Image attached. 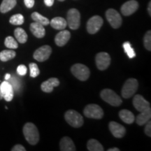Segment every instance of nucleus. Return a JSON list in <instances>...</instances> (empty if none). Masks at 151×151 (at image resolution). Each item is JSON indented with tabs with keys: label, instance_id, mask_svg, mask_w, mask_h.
Wrapping results in <instances>:
<instances>
[{
	"label": "nucleus",
	"instance_id": "nucleus-10",
	"mask_svg": "<svg viewBox=\"0 0 151 151\" xmlns=\"http://www.w3.org/2000/svg\"><path fill=\"white\" fill-rule=\"evenodd\" d=\"M95 62L98 69L101 71L106 70L111 64V57L106 52H99L96 55Z\"/></svg>",
	"mask_w": 151,
	"mask_h": 151
},
{
	"label": "nucleus",
	"instance_id": "nucleus-41",
	"mask_svg": "<svg viewBox=\"0 0 151 151\" xmlns=\"http://www.w3.org/2000/svg\"><path fill=\"white\" fill-rule=\"evenodd\" d=\"M10 78H11V75L9 74V73H6V74L5 75V80L6 81H8Z\"/></svg>",
	"mask_w": 151,
	"mask_h": 151
},
{
	"label": "nucleus",
	"instance_id": "nucleus-18",
	"mask_svg": "<svg viewBox=\"0 0 151 151\" xmlns=\"http://www.w3.org/2000/svg\"><path fill=\"white\" fill-rule=\"evenodd\" d=\"M29 29L33 35L37 38H39V39L44 37L45 35H46V29H45L43 24L38 23L37 22L31 23Z\"/></svg>",
	"mask_w": 151,
	"mask_h": 151
},
{
	"label": "nucleus",
	"instance_id": "nucleus-38",
	"mask_svg": "<svg viewBox=\"0 0 151 151\" xmlns=\"http://www.w3.org/2000/svg\"><path fill=\"white\" fill-rule=\"evenodd\" d=\"M55 0H44V3L47 6H52L54 4Z\"/></svg>",
	"mask_w": 151,
	"mask_h": 151
},
{
	"label": "nucleus",
	"instance_id": "nucleus-26",
	"mask_svg": "<svg viewBox=\"0 0 151 151\" xmlns=\"http://www.w3.org/2000/svg\"><path fill=\"white\" fill-rule=\"evenodd\" d=\"M16 52L13 50H4L0 52V60L2 62H7L16 57Z\"/></svg>",
	"mask_w": 151,
	"mask_h": 151
},
{
	"label": "nucleus",
	"instance_id": "nucleus-1",
	"mask_svg": "<svg viewBox=\"0 0 151 151\" xmlns=\"http://www.w3.org/2000/svg\"><path fill=\"white\" fill-rule=\"evenodd\" d=\"M23 134L29 144L36 145L39 141V132L37 126L32 122H27L23 127Z\"/></svg>",
	"mask_w": 151,
	"mask_h": 151
},
{
	"label": "nucleus",
	"instance_id": "nucleus-33",
	"mask_svg": "<svg viewBox=\"0 0 151 151\" xmlns=\"http://www.w3.org/2000/svg\"><path fill=\"white\" fill-rule=\"evenodd\" d=\"M9 83L11 84V86H13V88H14V90L15 89L16 90H18L19 89V80H18L16 77H13V78H11L9 79Z\"/></svg>",
	"mask_w": 151,
	"mask_h": 151
},
{
	"label": "nucleus",
	"instance_id": "nucleus-7",
	"mask_svg": "<svg viewBox=\"0 0 151 151\" xmlns=\"http://www.w3.org/2000/svg\"><path fill=\"white\" fill-rule=\"evenodd\" d=\"M66 20L70 29L73 30L78 29L81 24V15L79 11L76 9H71L68 11Z\"/></svg>",
	"mask_w": 151,
	"mask_h": 151
},
{
	"label": "nucleus",
	"instance_id": "nucleus-12",
	"mask_svg": "<svg viewBox=\"0 0 151 151\" xmlns=\"http://www.w3.org/2000/svg\"><path fill=\"white\" fill-rule=\"evenodd\" d=\"M133 105L134 108L139 112H143V111L150 109V103L140 94H137L134 96L133 99Z\"/></svg>",
	"mask_w": 151,
	"mask_h": 151
},
{
	"label": "nucleus",
	"instance_id": "nucleus-9",
	"mask_svg": "<svg viewBox=\"0 0 151 151\" xmlns=\"http://www.w3.org/2000/svg\"><path fill=\"white\" fill-rule=\"evenodd\" d=\"M103 24V19L99 16H92L87 22V31L90 35L96 34L100 29Z\"/></svg>",
	"mask_w": 151,
	"mask_h": 151
},
{
	"label": "nucleus",
	"instance_id": "nucleus-29",
	"mask_svg": "<svg viewBox=\"0 0 151 151\" xmlns=\"http://www.w3.org/2000/svg\"><path fill=\"white\" fill-rule=\"evenodd\" d=\"M4 44L6 47L10 49H16L18 48V42L15 40L14 38H13L11 36H9L5 39Z\"/></svg>",
	"mask_w": 151,
	"mask_h": 151
},
{
	"label": "nucleus",
	"instance_id": "nucleus-6",
	"mask_svg": "<svg viewBox=\"0 0 151 151\" xmlns=\"http://www.w3.org/2000/svg\"><path fill=\"white\" fill-rule=\"evenodd\" d=\"M83 114L88 118L101 119L104 116L103 109L99 105L91 104L87 105L83 110Z\"/></svg>",
	"mask_w": 151,
	"mask_h": 151
},
{
	"label": "nucleus",
	"instance_id": "nucleus-27",
	"mask_svg": "<svg viewBox=\"0 0 151 151\" xmlns=\"http://www.w3.org/2000/svg\"><path fill=\"white\" fill-rule=\"evenodd\" d=\"M32 18L35 22H37L38 23H40L43 24V26L48 25L50 24V21H49L48 18H46V17L43 16L42 15L39 14L38 12H34L32 14Z\"/></svg>",
	"mask_w": 151,
	"mask_h": 151
},
{
	"label": "nucleus",
	"instance_id": "nucleus-21",
	"mask_svg": "<svg viewBox=\"0 0 151 151\" xmlns=\"http://www.w3.org/2000/svg\"><path fill=\"white\" fill-rule=\"evenodd\" d=\"M119 117L124 122L127 124H132L134 122V115L131 111L127 109H123L119 112Z\"/></svg>",
	"mask_w": 151,
	"mask_h": 151
},
{
	"label": "nucleus",
	"instance_id": "nucleus-4",
	"mask_svg": "<svg viewBox=\"0 0 151 151\" xmlns=\"http://www.w3.org/2000/svg\"><path fill=\"white\" fill-rule=\"evenodd\" d=\"M139 83L137 79L129 78L124 83L123 87L122 88V96L125 99H129L135 94L137 91Z\"/></svg>",
	"mask_w": 151,
	"mask_h": 151
},
{
	"label": "nucleus",
	"instance_id": "nucleus-42",
	"mask_svg": "<svg viewBox=\"0 0 151 151\" xmlns=\"http://www.w3.org/2000/svg\"><path fill=\"white\" fill-rule=\"evenodd\" d=\"M3 99V96H2V93H1V88H0V100Z\"/></svg>",
	"mask_w": 151,
	"mask_h": 151
},
{
	"label": "nucleus",
	"instance_id": "nucleus-16",
	"mask_svg": "<svg viewBox=\"0 0 151 151\" xmlns=\"http://www.w3.org/2000/svg\"><path fill=\"white\" fill-rule=\"evenodd\" d=\"M71 38V34L69 31L65 29H62V31L57 34L55 37V42L58 46L62 47L67 43Z\"/></svg>",
	"mask_w": 151,
	"mask_h": 151
},
{
	"label": "nucleus",
	"instance_id": "nucleus-35",
	"mask_svg": "<svg viewBox=\"0 0 151 151\" xmlns=\"http://www.w3.org/2000/svg\"><path fill=\"white\" fill-rule=\"evenodd\" d=\"M145 134L148 137H151V122L149 120V121L147 122L146 126L145 127Z\"/></svg>",
	"mask_w": 151,
	"mask_h": 151
},
{
	"label": "nucleus",
	"instance_id": "nucleus-24",
	"mask_svg": "<svg viewBox=\"0 0 151 151\" xmlns=\"http://www.w3.org/2000/svg\"><path fill=\"white\" fill-rule=\"evenodd\" d=\"M14 35L16 37V39L19 43H24L27 41V35L26 32L22 29V28L18 27L15 29Z\"/></svg>",
	"mask_w": 151,
	"mask_h": 151
},
{
	"label": "nucleus",
	"instance_id": "nucleus-22",
	"mask_svg": "<svg viewBox=\"0 0 151 151\" xmlns=\"http://www.w3.org/2000/svg\"><path fill=\"white\" fill-rule=\"evenodd\" d=\"M140 114H139L136 119V122L139 126H142L143 124H146L151 118V109H148L143 112H140Z\"/></svg>",
	"mask_w": 151,
	"mask_h": 151
},
{
	"label": "nucleus",
	"instance_id": "nucleus-20",
	"mask_svg": "<svg viewBox=\"0 0 151 151\" xmlns=\"http://www.w3.org/2000/svg\"><path fill=\"white\" fill-rule=\"evenodd\" d=\"M50 24L52 28L58 30L65 29L67 26V20L62 17H55L52 18L50 22Z\"/></svg>",
	"mask_w": 151,
	"mask_h": 151
},
{
	"label": "nucleus",
	"instance_id": "nucleus-13",
	"mask_svg": "<svg viewBox=\"0 0 151 151\" xmlns=\"http://www.w3.org/2000/svg\"><path fill=\"white\" fill-rule=\"evenodd\" d=\"M0 88H1L3 99H4L6 101H11L14 95V90L11 84L9 81H3L0 85Z\"/></svg>",
	"mask_w": 151,
	"mask_h": 151
},
{
	"label": "nucleus",
	"instance_id": "nucleus-23",
	"mask_svg": "<svg viewBox=\"0 0 151 151\" xmlns=\"http://www.w3.org/2000/svg\"><path fill=\"white\" fill-rule=\"evenodd\" d=\"M17 0H3L0 5V12L6 14L16 6Z\"/></svg>",
	"mask_w": 151,
	"mask_h": 151
},
{
	"label": "nucleus",
	"instance_id": "nucleus-39",
	"mask_svg": "<svg viewBox=\"0 0 151 151\" xmlns=\"http://www.w3.org/2000/svg\"><path fill=\"white\" fill-rule=\"evenodd\" d=\"M148 14L149 16H151V2L150 1L148 4Z\"/></svg>",
	"mask_w": 151,
	"mask_h": 151
},
{
	"label": "nucleus",
	"instance_id": "nucleus-17",
	"mask_svg": "<svg viewBox=\"0 0 151 151\" xmlns=\"http://www.w3.org/2000/svg\"><path fill=\"white\" fill-rule=\"evenodd\" d=\"M60 85V81L57 78H50L42 83L41 85V89L42 91L47 93L52 92L55 87H58Z\"/></svg>",
	"mask_w": 151,
	"mask_h": 151
},
{
	"label": "nucleus",
	"instance_id": "nucleus-19",
	"mask_svg": "<svg viewBox=\"0 0 151 151\" xmlns=\"http://www.w3.org/2000/svg\"><path fill=\"white\" fill-rule=\"evenodd\" d=\"M60 150L62 151H75L76 150L74 143L69 137H65L60 142Z\"/></svg>",
	"mask_w": 151,
	"mask_h": 151
},
{
	"label": "nucleus",
	"instance_id": "nucleus-30",
	"mask_svg": "<svg viewBox=\"0 0 151 151\" xmlns=\"http://www.w3.org/2000/svg\"><path fill=\"white\" fill-rule=\"evenodd\" d=\"M122 46H123L124 52L127 53V56L129 57L130 59H132V58H134V57H136V53L134 50V49L132 48L131 44H130L129 41H125V42L123 43V45H122Z\"/></svg>",
	"mask_w": 151,
	"mask_h": 151
},
{
	"label": "nucleus",
	"instance_id": "nucleus-14",
	"mask_svg": "<svg viewBox=\"0 0 151 151\" xmlns=\"http://www.w3.org/2000/svg\"><path fill=\"white\" fill-rule=\"evenodd\" d=\"M139 8V3L135 0H129L124 3L121 6V13L125 16H129L133 14Z\"/></svg>",
	"mask_w": 151,
	"mask_h": 151
},
{
	"label": "nucleus",
	"instance_id": "nucleus-37",
	"mask_svg": "<svg viewBox=\"0 0 151 151\" xmlns=\"http://www.w3.org/2000/svg\"><path fill=\"white\" fill-rule=\"evenodd\" d=\"M24 2L26 7L29 9L32 8L35 5V0H24Z\"/></svg>",
	"mask_w": 151,
	"mask_h": 151
},
{
	"label": "nucleus",
	"instance_id": "nucleus-11",
	"mask_svg": "<svg viewBox=\"0 0 151 151\" xmlns=\"http://www.w3.org/2000/svg\"><path fill=\"white\" fill-rule=\"evenodd\" d=\"M52 53V48L50 46L46 45L40 47L35 50L34 52L33 57L38 62H44L50 58V55Z\"/></svg>",
	"mask_w": 151,
	"mask_h": 151
},
{
	"label": "nucleus",
	"instance_id": "nucleus-32",
	"mask_svg": "<svg viewBox=\"0 0 151 151\" xmlns=\"http://www.w3.org/2000/svg\"><path fill=\"white\" fill-rule=\"evenodd\" d=\"M29 67L31 77H32V78H36V77H37L39 75V73H40V70H39L37 64L33 63V62L32 63H30L29 65Z\"/></svg>",
	"mask_w": 151,
	"mask_h": 151
},
{
	"label": "nucleus",
	"instance_id": "nucleus-25",
	"mask_svg": "<svg viewBox=\"0 0 151 151\" xmlns=\"http://www.w3.org/2000/svg\"><path fill=\"white\" fill-rule=\"evenodd\" d=\"M88 150L90 151H103L104 147L99 141L96 139H90L88 141L87 144Z\"/></svg>",
	"mask_w": 151,
	"mask_h": 151
},
{
	"label": "nucleus",
	"instance_id": "nucleus-40",
	"mask_svg": "<svg viewBox=\"0 0 151 151\" xmlns=\"http://www.w3.org/2000/svg\"><path fill=\"white\" fill-rule=\"evenodd\" d=\"M108 151H120V149L118 148H112L108 149Z\"/></svg>",
	"mask_w": 151,
	"mask_h": 151
},
{
	"label": "nucleus",
	"instance_id": "nucleus-43",
	"mask_svg": "<svg viewBox=\"0 0 151 151\" xmlns=\"http://www.w3.org/2000/svg\"><path fill=\"white\" fill-rule=\"evenodd\" d=\"M58 1H65V0H58Z\"/></svg>",
	"mask_w": 151,
	"mask_h": 151
},
{
	"label": "nucleus",
	"instance_id": "nucleus-2",
	"mask_svg": "<svg viewBox=\"0 0 151 151\" xmlns=\"http://www.w3.org/2000/svg\"><path fill=\"white\" fill-rule=\"evenodd\" d=\"M100 96L104 101L113 106H119L122 103L120 96L111 89H104L101 90Z\"/></svg>",
	"mask_w": 151,
	"mask_h": 151
},
{
	"label": "nucleus",
	"instance_id": "nucleus-28",
	"mask_svg": "<svg viewBox=\"0 0 151 151\" xmlns=\"http://www.w3.org/2000/svg\"><path fill=\"white\" fill-rule=\"evenodd\" d=\"M24 16L22 14H16L11 17L9 22L14 25H20L24 23Z\"/></svg>",
	"mask_w": 151,
	"mask_h": 151
},
{
	"label": "nucleus",
	"instance_id": "nucleus-36",
	"mask_svg": "<svg viewBox=\"0 0 151 151\" xmlns=\"http://www.w3.org/2000/svg\"><path fill=\"white\" fill-rule=\"evenodd\" d=\"M12 151H25L26 149L24 148V146H22L20 144H17L14 147H13V148L11 149Z\"/></svg>",
	"mask_w": 151,
	"mask_h": 151
},
{
	"label": "nucleus",
	"instance_id": "nucleus-5",
	"mask_svg": "<svg viewBox=\"0 0 151 151\" xmlns=\"http://www.w3.org/2000/svg\"><path fill=\"white\" fill-rule=\"evenodd\" d=\"M71 71L76 78L81 81L88 80L90 77V71L89 68L83 64H75L71 68Z\"/></svg>",
	"mask_w": 151,
	"mask_h": 151
},
{
	"label": "nucleus",
	"instance_id": "nucleus-31",
	"mask_svg": "<svg viewBox=\"0 0 151 151\" xmlns=\"http://www.w3.org/2000/svg\"><path fill=\"white\" fill-rule=\"evenodd\" d=\"M143 43H144L145 48L146 50L150 51L151 50V32L150 30H148L146 33V35L143 38Z\"/></svg>",
	"mask_w": 151,
	"mask_h": 151
},
{
	"label": "nucleus",
	"instance_id": "nucleus-8",
	"mask_svg": "<svg viewBox=\"0 0 151 151\" xmlns=\"http://www.w3.org/2000/svg\"><path fill=\"white\" fill-rule=\"evenodd\" d=\"M106 17L111 27L114 29H118L121 26L122 22V18L120 14L115 9H108L106 12Z\"/></svg>",
	"mask_w": 151,
	"mask_h": 151
},
{
	"label": "nucleus",
	"instance_id": "nucleus-34",
	"mask_svg": "<svg viewBox=\"0 0 151 151\" xmlns=\"http://www.w3.org/2000/svg\"><path fill=\"white\" fill-rule=\"evenodd\" d=\"M17 72L20 76H24L27 72V67L23 65H19L18 68H17Z\"/></svg>",
	"mask_w": 151,
	"mask_h": 151
},
{
	"label": "nucleus",
	"instance_id": "nucleus-3",
	"mask_svg": "<svg viewBox=\"0 0 151 151\" xmlns=\"http://www.w3.org/2000/svg\"><path fill=\"white\" fill-rule=\"evenodd\" d=\"M65 118L67 123L73 127H81L84 123L83 116L74 110L67 111L65 114Z\"/></svg>",
	"mask_w": 151,
	"mask_h": 151
},
{
	"label": "nucleus",
	"instance_id": "nucleus-15",
	"mask_svg": "<svg viewBox=\"0 0 151 151\" xmlns=\"http://www.w3.org/2000/svg\"><path fill=\"white\" fill-rule=\"evenodd\" d=\"M109 129L114 137L120 139V138L124 137V136L126 134V129L122 126V124L118 123V122L111 121L109 124Z\"/></svg>",
	"mask_w": 151,
	"mask_h": 151
}]
</instances>
